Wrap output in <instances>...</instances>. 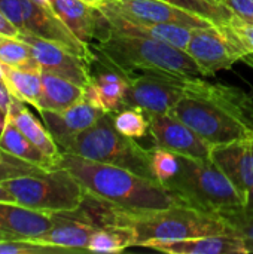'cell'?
Here are the masks:
<instances>
[{
  "mask_svg": "<svg viewBox=\"0 0 253 254\" xmlns=\"http://www.w3.org/2000/svg\"><path fill=\"white\" fill-rule=\"evenodd\" d=\"M0 147L27 162L36 164L46 170L55 168V161L46 156L39 147H36L15 125L12 118L6 115L4 127L0 132Z\"/></svg>",
  "mask_w": 253,
  "mask_h": 254,
  "instance_id": "cell-24",
  "label": "cell"
},
{
  "mask_svg": "<svg viewBox=\"0 0 253 254\" xmlns=\"http://www.w3.org/2000/svg\"><path fill=\"white\" fill-rule=\"evenodd\" d=\"M55 167L67 170L85 193L125 210H163L179 205L174 195L163 183L122 167L67 152H61Z\"/></svg>",
  "mask_w": 253,
  "mask_h": 254,
  "instance_id": "cell-2",
  "label": "cell"
},
{
  "mask_svg": "<svg viewBox=\"0 0 253 254\" xmlns=\"http://www.w3.org/2000/svg\"><path fill=\"white\" fill-rule=\"evenodd\" d=\"M0 34H4V36H13V37H18L21 34V31L3 15V12L0 10Z\"/></svg>",
  "mask_w": 253,
  "mask_h": 254,
  "instance_id": "cell-36",
  "label": "cell"
},
{
  "mask_svg": "<svg viewBox=\"0 0 253 254\" xmlns=\"http://www.w3.org/2000/svg\"><path fill=\"white\" fill-rule=\"evenodd\" d=\"M33 1H37V3H40V4H49L48 0H33Z\"/></svg>",
  "mask_w": 253,
  "mask_h": 254,
  "instance_id": "cell-44",
  "label": "cell"
},
{
  "mask_svg": "<svg viewBox=\"0 0 253 254\" xmlns=\"http://www.w3.org/2000/svg\"><path fill=\"white\" fill-rule=\"evenodd\" d=\"M66 152L122 167L155 180L151 167V152L136 143L134 138L125 137L116 129L112 112H106L92 127L78 134Z\"/></svg>",
  "mask_w": 253,
  "mask_h": 254,
  "instance_id": "cell-6",
  "label": "cell"
},
{
  "mask_svg": "<svg viewBox=\"0 0 253 254\" xmlns=\"http://www.w3.org/2000/svg\"><path fill=\"white\" fill-rule=\"evenodd\" d=\"M245 246H246L248 253H253V243H245Z\"/></svg>",
  "mask_w": 253,
  "mask_h": 254,
  "instance_id": "cell-43",
  "label": "cell"
},
{
  "mask_svg": "<svg viewBox=\"0 0 253 254\" xmlns=\"http://www.w3.org/2000/svg\"><path fill=\"white\" fill-rule=\"evenodd\" d=\"M152 250L170 254H248L245 240L239 235H206L157 244Z\"/></svg>",
  "mask_w": 253,
  "mask_h": 254,
  "instance_id": "cell-21",
  "label": "cell"
},
{
  "mask_svg": "<svg viewBox=\"0 0 253 254\" xmlns=\"http://www.w3.org/2000/svg\"><path fill=\"white\" fill-rule=\"evenodd\" d=\"M4 238H9V237H7V235H4V234H1V232H0V240H4ZM12 240H13V238H12Z\"/></svg>",
  "mask_w": 253,
  "mask_h": 254,
  "instance_id": "cell-45",
  "label": "cell"
},
{
  "mask_svg": "<svg viewBox=\"0 0 253 254\" xmlns=\"http://www.w3.org/2000/svg\"><path fill=\"white\" fill-rule=\"evenodd\" d=\"M1 183L18 204L43 213L75 211L85 198V190L79 182L61 167Z\"/></svg>",
  "mask_w": 253,
  "mask_h": 254,
  "instance_id": "cell-7",
  "label": "cell"
},
{
  "mask_svg": "<svg viewBox=\"0 0 253 254\" xmlns=\"http://www.w3.org/2000/svg\"><path fill=\"white\" fill-rule=\"evenodd\" d=\"M148 118L149 134L157 147L195 159H212L213 144L171 113H154Z\"/></svg>",
  "mask_w": 253,
  "mask_h": 254,
  "instance_id": "cell-10",
  "label": "cell"
},
{
  "mask_svg": "<svg viewBox=\"0 0 253 254\" xmlns=\"http://www.w3.org/2000/svg\"><path fill=\"white\" fill-rule=\"evenodd\" d=\"M104 113L106 112L103 109L82 98L63 112L42 110L40 116L60 150L66 152L75 137L92 127Z\"/></svg>",
  "mask_w": 253,
  "mask_h": 254,
  "instance_id": "cell-14",
  "label": "cell"
},
{
  "mask_svg": "<svg viewBox=\"0 0 253 254\" xmlns=\"http://www.w3.org/2000/svg\"><path fill=\"white\" fill-rule=\"evenodd\" d=\"M13 98H15V97L10 94L7 85H6V83H0V109H1L4 113L9 112Z\"/></svg>",
  "mask_w": 253,
  "mask_h": 254,
  "instance_id": "cell-37",
  "label": "cell"
},
{
  "mask_svg": "<svg viewBox=\"0 0 253 254\" xmlns=\"http://www.w3.org/2000/svg\"><path fill=\"white\" fill-rule=\"evenodd\" d=\"M0 10L21 33H24V6H22V0H0Z\"/></svg>",
  "mask_w": 253,
  "mask_h": 254,
  "instance_id": "cell-34",
  "label": "cell"
},
{
  "mask_svg": "<svg viewBox=\"0 0 253 254\" xmlns=\"http://www.w3.org/2000/svg\"><path fill=\"white\" fill-rule=\"evenodd\" d=\"M98 9L106 16L110 25V30L115 33L151 39V40H160V42L170 43L180 49H186L189 39H191V33L194 30V28L177 25V24H157V22H143V21L131 19L119 13L110 4V1H106Z\"/></svg>",
  "mask_w": 253,
  "mask_h": 254,
  "instance_id": "cell-13",
  "label": "cell"
},
{
  "mask_svg": "<svg viewBox=\"0 0 253 254\" xmlns=\"http://www.w3.org/2000/svg\"><path fill=\"white\" fill-rule=\"evenodd\" d=\"M137 243L136 232L130 226L107 225L97 228L92 234L88 250L92 253H122Z\"/></svg>",
  "mask_w": 253,
  "mask_h": 254,
  "instance_id": "cell-26",
  "label": "cell"
},
{
  "mask_svg": "<svg viewBox=\"0 0 253 254\" xmlns=\"http://www.w3.org/2000/svg\"><path fill=\"white\" fill-rule=\"evenodd\" d=\"M3 71L10 94L16 100L30 104L37 112H40L42 70H21L3 64Z\"/></svg>",
  "mask_w": 253,
  "mask_h": 254,
  "instance_id": "cell-25",
  "label": "cell"
},
{
  "mask_svg": "<svg viewBox=\"0 0 253 254\" xmlns=\"http://www.w3.org/2000/svg\"><path fill=\"white\" fill-rule=\"evenodd\" d=\"M222 217L230 223L234 234L245 240V243H253V219L245 217L239 213L227 214Z\"/></svg>",
  "mask_w": 253,
  "mask_h": 254,
  "instance_id": "cell-33",
  "label": "cell"
},
{
  "mask_svg": "<svg viewBox=\"0 0 253 254\" xmlns=\"http://www.w3.org/2000/svg\"><path fill=\"white\" fill-rule=\"evenodd\" d=\"M239 214H242L245 217H249V219H253V186L248 190L245 207H243L242 211H239Z\"/></svg>",
  "mask_w": 253,
  "mask_h": 254,
  "instance_id": "cell-38",
  "label": "cell"
},
{
  "mask_svg": "<svg viewBox=\"0 0 253 254\" xmlns=\"http://www.w3.org/2000/svg\"><path fill=\"white\" fill-rule=\"evenodd\" d=\"M179 205L227 216L243 210L246 196L212 161L180 155L179 173L163 183Z\"/></svg>",
  "mask_w": 253,
  "mask_h": 254,
  "instance_id": "cell-5",
  "label": "cell"
},
{
  "mask_svg": "<svg viewBox=\"0 0 253 254\" xmlns=\"http://www.w3.org/2000/svg\"><path fill=\"white\" fill-rule=\"evenodd\" d=\"M0 83H6L4 80V71H3V63L0 61Z\"/></svg>",
  "mask_w": 253,
  "mask_h": 254,
  "instance_id": "cell-42",
  "label": "cell"
},
{
  "mask_svg": "<svg viewBox=\"0 0 253 254\" xmlns=\"http://www.w3.org/2000/svg\"><path fill=\"white\" fill-rule=\"evenodd\" d=\"M212 161L246 196L253 186V138L215 144L212 147Z\"/></svg>",
  "mask_w": 253,
  "mask_h": 254,
  "instance_id": "cell-17",
  "label": "cell"
},
{
  "mask_svg": "<svg viewBox=\"0 0 253 254\" xmlns=\"http://www.w3.org/2000/svg\"><path fill=\"white\" fill-rule=\"evenodd\" d=\"M52 10L67 25V28L85 45L92 48L110 31L106 16L98 7L89 6L84 0H48Z\"/></svg>",
  "mask_w": 253,
  "mask_h": 254,
  "instance_id": "cell-15",
  "label": "cell"
},
{
  "mask_svg": "<svg viewBox=\"0 0 253 254\" xmlns=\"http://www.w3.org/2000/svg\"><path fill=\"white\" fill-rule=\"evenodd\" d=\"M103 63L122 73L127 79L140 74L170 77H206L195 60L170 43L109 31L94 43Z\"/></svg>",
  "mask_w": 253,
  "mask_h": 254,
  "instance_id": "cell-3",
  "label": "cell"
},
{
  "mask_svg": "<svg viewBox=\"0 0 253 254\" xmlns=\"http://www.w3.org/2000/svg\"><path fill=\"white\" fill-rule=\"evenodd\" d=\"M85 3H88L89 6H94V7H101L106 1L109 0H84Z\"/></svg>",
  "mask_w": 253,
  "mask_h": 254,
  "instance_id": "cell-40",
  "label": "cell"
},
{
  "mask_svg": "<svg viewBox=\"0 0 253 254\" xmlns=\"http://www.w3.org/2000/svg\"><path fill=\"white\" fill-rule=\"evenodd\" d=\"M170 113L213 146L253 138V98L237 86L188 79Z\"/></svg>",
  "mask_w": 253,
  "mask_h": 254,
  "instance_id": "cell-1",
  "label": "cell"
},
{
  "mask_svg": "<svg viewBox=\"0 0 253 254\" xmlns=\"http://www.w3.org/2000/svg\"><path fill=\"white\" fill-rule=\"evenodd\" d=\"M166 3H170L176 7H180L183 10H188L191 13H195L207 21H210L216 27H225L234 13L225 3H218L213 0H163Z\"/></svg>",
  "mask_w": 253,
  "mask_h": 254,
  "instance_id": "cell-28",
  "label": "cell"
},
{
  "mask_svg": "<svg viewBox=\"0 0 253 254\" xmlns=\"http://www.w3.org/2000/svg\"><path fill=\"white\" fill-rule=\"evenodd\" d=\"M185 51L195 60L206 77L230 70L240 60L237 48L216 25L194 28Z\"/></svg>",
  "mask_w": 253,
  "mask_h": 254,
  "instance_id": "cell-12",
  "label": "cell"
},
{
  "mask_svg": "<svg viewBox=\"0 0 253 254\" xmlns=\"http://www.w3.org/2000/svg\"><path fill=\"white\" fill-rule=\"evenodd\" d=\"M85 88L69 79L42 71V100L40 112H63L84 98ZM39 112V113H40Z\"/></svg>",
  "mask_w": 253,
  "mask_h": 254,
  "instance_id": "cell-23",
  "label": "cell"
},
{
  "mask_svg": "<svg viewBox=\"0 0 253 254\" xmlns=\"http://www.w3.org/2000/svg\"><path fill=\"white\" fill-rule=\"evenodd\" d=\"M113 113L116 129L130 138H143L149 132V118L139 107H124Z\"/></svg>",
  "mask_w": 253,
  "mask_h": 254,
  "instance_id": "cell-29",
  "label": "cell"
},
{
  "mask_svg": "<svg viewBox=\"0 0 253 254\" xmlns=\"http://www.w3.org/2000/svg\"><path fill=\"white\" fill-rule=\"evenodd\" d=\"M97 228L75 214V211L54 213V225L43 235L31 240L72 250L73 253H89L88 244Z\"/></svg>",
  "mask_w": 253,
  "mask_h": 254,
  "instance_id": "cell-19",
  "label": "cell"
},
{
  "mask_svg": "<svg viewBox=\"0 0 253 254\" xmlns=\"http://www.w3.org/2000/svg\"><path fill=\"white\" fill-rule=\"evenodd\" d=\"M213 1H218V3H224L225 0H213Z\"/></svg>",
  "mask_w": 253,
  "mask_h": 254,
  "instance_id": "cell-46",
  "label": "cell"
},
{
  "mask_svg": "<svg viewBox=\"0 0 253 254\" xmlns=\"http://www.w3.org/2000/svg\"><path fill=\"white\" fill-rule=\"evenodd\" d=\"M151 152V167L157 182L166 183L173 179L180 170V155L163 147H154Z\"/></svg>",
  "mask_w": 253,
  "mask_h": 254,
  "instance_id": "cell-30",
  "label": "cell"
},
{
  "mask_svg": "<svg viewBox=\"0 0 253 254\" xmlns=\"http://www.w3.org/2000/svg\"><path fill=\"white\" fill-rule=\"evenodd\" d=\"M130 80L118 70L104 64V68L94 74L91 71V82L85 88L84 98L104 112H116L128 89Z\"/></svg>",
  "mask_w": 253,
  "mask_h": 254,
  "instance_id": "cell-20",
  "label": "cell"
},
{
  "mask_svg": "<svg viewBox=\"0 0 253 254\" xmlns=\"http://www.w3.org/2000/svg\"><path fill=\"white\" fill-rule=\"evenodd\" d=\"M18 37L30 46L42 71L69 79L82 88L89 85L92 64L85 58L75 55L54 42L45 40L30 33H21Z\"/></svg>",
  "mask_w": 253,
  "mask_h": 254,
  "instance_id": "cell-11",
  "label": "cell"
},
{
  "mask_svg": "<svg viewBox=\"0 0 253 254\" xmlns=\"http://www.w3.org/2000/svg\"><path fill=\"white\" fill-rule=\"evenodd\" d=\"M192 77H170L155 74H140L130 80L125 97L119 109L139 107L146 115L170 113L177 101L185 95L186 80Z\"/></svg>",
  "mask_w": 253,
  "mask_h": 254,
  "instance_id": "cell-8",
  "label": "cell"
},
{
  "mask_svg": "<svg viewBox=\"0 0 253 254\" xmlns=\"http://www.w3.org/2000/svg\"><path fill=\"white\" fill-rule=\"evenodd\" d=\"M224 3L239 18L253 22V0H225Z\"/></svg>",
  "mask_w": 253,
  "mask_h": 254,
  "instance_id": "cell-35",
  "label": "cell"
},
{
  "mask_svg": "<svg viewBox=\"0 0 253 254\" xmlns=\"http://www.w3.org/2000/svg\"><path fill=\"white\" fill-rule=\"evenodd\" d=\"M110 4L122 15L143 21V22H157V24H177L189 28H201L213 25L210 21L176 7L163 0H109Z\"/></svg>",
  "mask_w": 253,
  "mask_h": 254,
  "instance_id": "cell-16",
  "label": "cell"
},
{
  "mask_svg": "<svg viewBox=\"0 0 253 254\" xmlns=\"http://www.w3.org/2000/svg\"><path fill=\"white\" fill-rule=\"evenodd\" d=\"M45 171L48 170L36 164L27 162L0 147V182H6V180L22 177V176L42 174Z\"/></svg>",
  "mask_w": 253,
  "mask_h": 254,
  "instance_id": "cell-31",
  "label": "cell"
},
{
  "mask_svg": "<svg viewBox=\"0 0 253 254\" xmlns=\"http://www.w3.org/2000/svg\"><path fill=\"white\" fill-rule=\"evenodd\" d=\"M0 61L21 70H40L30 46L19 37L0 34Z\"/></svg>",
  "mask_w": 253,
  "mask_h": 254,
  "instance_id": "cell-27",
  "label": "cell"
},
{
  "mask_svg": "<svg viewBox=\"0 0 253 254\" xmlns=\"http://www.w3.org/2000/svg\"><path fill=\"white\" fill-rule=\"evenodd\" d=\"M54 213L27 208L18 202L0 201V232L13 240H34L51 229Z\"/></svg>",
  "mask_w": 253,
  "mask_h": 254,
  "instance_id": "cell-18",
  "label": "cell"
},
{
  "mask_svg": "<svg viewBox=\"0 0 253 254\" xmlns=\"http://www.w3.org/2000/svg\"><path fill=\"white\" fill-rule=\"evenodd\" d=\"M4 122H6V113L0 109V132H1V129L4 127Z\"/></svg>",
  "mask_w": 253,
  "mask_h": 254,
  "instance_id": "cell-41",
  "label": "cell"
},
{
  "mask_svg": "<svg viewBox=\"0 0 253 254\" xmlns=\"http://www.w3.org/2000/svg\"><path fill=\"white\" fill-rule=\"evenodd\" d=\"M22 6L24 33H30L45 40L54 42L73 52L75 55L85 58L91 64L97 61V55L92 48L81 42L58 18L49 4H40L33 0H22Z\"/></svg>",
  "mask_w": 253,
  "mask_h": 254,
  "instance_id": "cell-9",
  "label": "cell"
},
{
  "mask_svg": "<svg viewBox=\"0 0 253 254\" xmlns=\"http://www.w3.org/2000/svg\"><path fill=\"white\" fill-rule=\"evenodd\" d=\"M0 201L1 202H16L13 195L3 186V183L0 182Z\"/></svg>",
  "mask_w": 253,
  "mask_h": 254,
  "instance_id": "cell-39",
  "label": "cell"
},
{
  "mask_svg": "<svg viewBox=\"0 0 253 254\" xmlns=\"http://www.w3.org/2000/svg\"><path fill=\"white\" fill-rule=\"evenodd\" d=\"M25 103L13 98L10 109L6 115H9L12 118V121L15 122V125L19 128V131L36 146L39 147L46 156H49L51 159H54L57 162L58 156L61 155V150L58 147V144L55 143V140L52 138V135L49 134L48 128L45 127V124L42 125L33 115L31 112L24 106Z\"/></svg>",
  "mask_w": 253,
  "mask_h": 254,
  "instance_id": "cell-22",
  "label": "cell"
},
{
  "mask_svg": "<svg viewBox=\"0 0 253 254\" xmlns=\"http://www.w3.org/2000/svg\"><path fill=\"white\" fill-rule=\"evenodd\" d=\"M73 253L69 249L51 246V244H40L31 240H12L4 238L0 240V254H60Z\"/></svg>",
  "mask_w": 253,
  "mask_h": 254,
  "instance_id": "cell-32",
  "label": "cell"
},
{
  "mask_svg": "<svg viewBox=\"0 0 253 254\" xmlns=\"http://www.w3.org/2000/svg\"><path fill=\"white\" fill-rule=\"evenodd\" d=\"M110 225L133 228L139 247L152 249L157 244L206 235H236L222 216L185 205L163 210H125L110 204Z\"/></svg>",
  "mask_w": 253,
  "mask_h": 254,
  "instance_id": "cell-4",
  "label": "cell"
}]
</instances>
